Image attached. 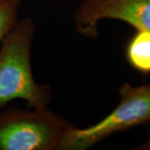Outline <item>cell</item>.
Returning a JSON list of instances; mask_svg holds the SVG:
<instances>
[{
	"instance_id": "1",
	"label": "cell",
	"mask_w": 150,
	"mask_h": 150,
	"mask_svg": "<svg viewBox=\"0 0 150 150\" xmlns=\"http://www.w3.org/2000/svg\"><path fill=\"white\" fill-rule=\"evenodd\" d=\"M35 27L31 18L18 21L2 41L0 49V109L22 99L32 108H46L51 99L48 85L35 82L31 66V45Z\"/></svg>"
},
{
	"instance_id": "6",
	"label": "cell",
	"mask_w": 150,
	"mask_h": 150,
	"mask_svg": "<svg viewBox=\"0 0 150 150\" xmlns=\"http://www.w3.org/2000/svg\"><path fill=\"white\" fill-rule=\"evenodd\" d=\"M20 0H0V42L18 22Z\"/></svg>"
},
{
	"instance_id": "4",
	"label": "cell",
	"mask_w": 150,
	"mask_h": 150,
	"mask_svg": "<svg viewBox=\"0 0 150 150\" xmlns=\"http://www.w3.org/2000/svg\"><path fill=\"white\" fill-rule=\"evenodd\" d=\"M103 19L121 20L150 32V0H83L74 16L77 32L88 38L97 37Z\"/></svg>"
},
{
	"instance_id": "3",
	"label": "cell",
	"mask_w": 150,
	"mask_h": 150,
	"mask_svg": "<svg viewBox=\"0 0 150 150\" xmlns=\"http://www.w3.org/2000/svg\"><path fill=\"white\" fill-rule=\"evenodd\" d=\"M70 125L48 108L0 111V150L57 149Z\"/></svg>"
},
{
	"instance_id": "7",
	"label": "cell",
	"mask_w": 150,
	"mask_h": 150,
	"mask_svg": "<svg viewBox=\"0 0 150 150\" xmlns=\"http://www.w3.org/2000/svg\"><path fill=\"white\" fill-rule=\"evenodd\" d=\"M136 149H142V150H150V139H148L143 144L139 146V148H136Z\"/></svg>"
},
{
	"instance_id": "2",
	"label": "cell",
	"mask_w": 150,
	"mask_h": 150,
	"mask_svg": "<svg viewBox=\"0 0 150 150\" xmlns=\"http://www.w3.org/2000/svg\"><path fill=\"white\" fill-rule=\"evenodd\" d=\"M120 102L108 116L93 125L65 130L57 149L85 150L111 134L150 121V85L124 83L119 89Z\"/></svg>"
},
{
	"instance_id": "5",
	"label": "cell",
	"mask_w": 150,
	"mask_h": 150,
	"mask_svg": "<svg viewBox=\"0 0 150 150\" xmlns=\"http://www.w3.org/2000/svg\"><path fill=\"white\" fill-rule=\"evenodd\" d=\"M127 58L134 69L150 73V32L138 30L128 45Z\"/></svg>"
}]
</instances>
